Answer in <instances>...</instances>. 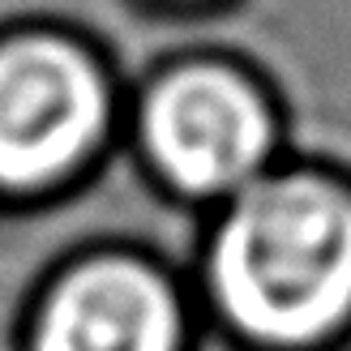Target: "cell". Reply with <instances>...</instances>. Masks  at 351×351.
<instances>
[{
	"mask_svg": "<svg viewBox=\"0 0 351 351\" xmlns=\"http://www.w3.org/2000/svg\"><path fill=\"white\" fill-rule=\"evenodd\" d=\"M189 287L202 322L236 351H347L351 180L274 163L210 210Z\"/></svg>",
	"mask_w": 351,
	"mask_h": 351,
	"instance_id": "6da1fadb",
	"label": "cell"
},
{
	"mask_svg": "<svg viewBox=\"0 0 351 351\" xmlns=\"http://www.w3.org/2000/svg\"><path fill=\"white\" fill-rule=\"evenodd\" d=\"M283 116L266 82L219 56L159 69L137 95L133 146L150 180L193 206H223L278 163Z\"/></svg>",
	"mask_w": 351,
	"mask_h": 351,
	"instance_id": "7a4b0ae2",
	"label": "cell"
},
{
	"mask_svg": "<svg viewBox=\"0 0 351 351\" xmlns=\"http://www.w3.org/2000/svg\"><path fill=\"white\" fill-rule=\"evenodd\" d=\"M116 82L64 30L0 34V202L26 206L73 189L116 133Z\"/></svg>",
	"mask_w": 351,
	"mask_h": 351,
	"instance_id": "3957f363",
	"label": "cell"
},
{
	"mask_svg": "<svg viewBox=\"0 0 351 351\" xmlns=\"http://www.w3.org/2000/svg\"><path fill=\"white\" fill-rule=\"evenodd\" d=\"M197 295L133 244L69 253L30 291L17 351H197Z\"/></svg>",
	"mask_w": 351,
	"mask_h": 351,
	"instance_id": "277c9868",
	"label": "cell"
},
{
	"mask_svg": "<svg viewBox=\"0 0 351 351\" xmlns=\"http://www.w3.org/2000/svg\"><path fill=\"white\" fill-rule=\"evenodd\" d=\"M163 5H210V0H163Z\"/></svg>",
	"mask_w": 351,
	"mask_h": 351,
	"instance_id": "5b68a950",
	"label": "cell"
}]
</instances>
